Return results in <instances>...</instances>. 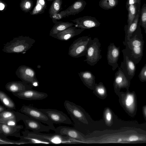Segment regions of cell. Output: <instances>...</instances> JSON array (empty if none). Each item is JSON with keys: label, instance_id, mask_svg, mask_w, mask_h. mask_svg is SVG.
Segmentation results:
<instances>
[{"label": "cell", "instance_id": "cell-32", "mask_svg": "<svg viewBox=\"0 0 146 146\" xmlns=\"http://www.w3.org/2000/svg\"><path fill=\"white\" fill-rule=\"evenodd\" d=\"M138 25L143 28L146 34V4L145 3L141 9Z\"/></svg>", "mask_w": 146, "mask_h": 146}, {"label": "cell", "instance_id": "cell-19", "mask_svg": "<svg viewBox=\"0 0 146 146\" xmlns=\"http://www.w3.org/2000/svg\"><path fill=\"white\" fill-rule=\"evenodd\" d=\"M23 128V126L22 125L10 126L0 123V133L6 137L14 136L19 137L21 135L19 132Z\"/></svg>", "mask_w": 146, "mask_h": 146}, {"label": "cell", "instance_id": "cell-2", "mask_svg": "<svg viewBox=\"0 0 146 146\" xmlns=\"http://www.w3.org/2000/svg\"><path fill=\"white\" fill-rule=\"evenodd\" d=\"M35 41L34 39L23 35L15 37L4 44L2 50L8 53L24 54L33 45Z\"/></svg>", "mask_w": 146, "mask_h": 146}, {"label": "cell", "instance_id": "cell-33", "mask_svg": "<svg viewBox=\"0 0 146 146\" xmlns=\"http://www.w3.org/2000/svg\"><path fill=\"white\" fill-rule=\"evenodd\" d=\"M19 138L22 140L29 141L31 143H38L45 144H51V143L41 139L35 137L27 135H21Z\"/></svg>", "mask_w": 146, "mask_h": 146}, {"label": "cell", "instance_id": "cell-7", "mask_svg": "<svg viewBox=\"0 0 146 146\" xmlns=\"http://www.w3.org/2000/svg\"><path fill=\"white\" fill-rule=\"evenodd\" d=\"M23 135L35 137L48 141L51 144H58L64 143L67 141V137L60 134L55 133H45L26 130L22 132Z\"/></svg>", "mask_w": 146, "mask_h": 146}, {"label": "cell", "instance_id": "cell-29", "mask_svg": "<svg viewBox=\"0 0 146 146\" xmlns=\"http://www.w3.org/2000/svg\"><path fill=\"white\" fill-rule=\"evenodd\" d=\"M118 2V0H100L99 2V5L104 9L108 10L116 7Z\"/></svg>", "mask_w": 146, "mask_h": 146}, {"label": "cell", "instance_id": "cell-26", "mask_svg": "<svg viewBox=\"0 0 146 146\" xmlns=\"http://www.w3.org/2000/svg\"><path fill=\"white\" fill-rule=\"evenodd\" d=\"M0 100L3 106L8 109L16 110V106L14 102L5 92L1 90Z\"/></svg>", "mask_w": 146, "mask_h": 146}, {"label": "cell", "instance_id": "cell-10", "mask_svg": "<svg viewBox=\"0 0 146 146\" xmlns=\"http://www.w3.org/2000/svg\"><path fill=\"white\" fill-rule=\"evenodd\" d=\"M71 21L75 23L74 26L75 27L85 29L98 27L101 24L96 18L88 16H84Z\"/></svg>", "mask_w": 146, "mask_h": 146}, {"label": "cell", "instance_id": "cell-27", "mask_svg": "<svg viewBox=\"0 0 146 146\" xmlns=\"http://www.w3.org/2000/svg\"><path fill=\"white\" fill-rule=\"evenodd\" d=\"M46 0H36L35 6L30 13L31 15H36L43 13L46 9Z\"/></svg>", "mask_w": 146, "mask_h": 146}, {"label": "cell", "instance_id": "cell-24", "mask_svg": "<svg viewBox=\"0 0 146 146\" xmlns=\"http://www.w3.org/2000/svg\"><path fill=\"white\" fill-rule=\"evenodd\" d=\"M141 3H136L129 6L126 9L128 11L127 26L128 27L136 15L140 13Z\"/></svg>", "mask_w": 146, "mask_h": 146}, {"label": "cell", "instance_id": "cell-15", "mask_svg": "<svg viewBox=\"0 0 146 146\" xmlns=\"http://www.w3.org/2000/svg\"><path fill=\"white\" fill-rule=\"evenodd\" d=\"M85 30L71 26L52 37L60 40L67 41L80 34Z\"/></svg>", "mask_w": 146, "mask_h": 146}, {"label": "cell", "instance_id": "cell-8", "mask_svg": "<svg viewBox=\"0 0 146 146\" xmlns=\"http://www.w3.org/2000/svg\"><path fill=\"white\" fill-rule=\"evenodd\" d=\"M64 106L70 115L84 123H89L90 118L88 117V114L80 106L68 100L65 101Z\"/></svg>", "mask_w": 146, "mask_h": 146}, {"label": "cell", "instance_id": "cell-31", "mask_svg": "<svg viewBox=\"0 0 146 146\" xmlns=\"http://www.w3.org/2000/svg\"><path fill=\"white\" fill-rule=\"evenodd\" d=\"M62 0H53L49 9L50 15L59 13L62 9Z\"/></svg>", "mask_w": 146, "mask_h": 146}, {"label": "cell", "instance_id": "cell-23", "mask_svg": "<svg viewBox=\"0 0 146 146\" xmlns=\"http://www.w3.org/2000/svg\"><path fill=\"white\" fill-rule=\"evenodd\" d=\"M140 13H138L136 15L128 27L127 26V25H125L124 30L125 35L124 42H126L129 40L132 34L137 29L139 21Z\"/></svg>", "mask_w": 146, "mask_h": 146}, {"label": "cell", "instance_id": "cell-20", "mask_svg": "<svg viewBox=\"0 0 146 146\" xmlns=\"http://www.w3.org/2000/svg\"><path fill=\"white\" fill-rule=\"evenodd\" d=\"M86 5L84 0H78L66 10L63 11L65 17L70 15H75L82 11Z\"/></svg>", "mask_w": 146, "mask_h": 146}, {"label": "cell", "instance_id": "cell-36", "mask_svg": "<svg viewBox=\"0 0 146 146\" xmlns=\"http://www.w3.org/2000/svg\"><path fill=\"white\" fill-rule=\"evenodd\" d=\"M104 119L106 125L111 126L112 124L113 115L111 110L109 108H106L104 112Z\"/></svg>", "mask_w": 146, "mask_h": 146}, {"label": "cell", "instance_id": "cell-5", "mask_svg": "<svg viewBox=\"0 0 146 146\" xmlns=\"http://www.w3.org/2000/svg\"><path fill=\"white\" fill-rule=\"evenodd\" d=\"M21 113L29 117L50 127L54 131L55 128L53 123L49 118L42 112L37 108L33 106L23 105L20 110Z\"/></svg>", "mask_w": 146, "mask_h": 146}, {"label": "cell", "instance_id": "cell-30", "mask_svg": "<svg viewBox=\"0 0 146 146\" xmlns=\"http://www.w3.org/2000/svg\"><path fill=\"white\" fill-rule=\"evenodd\" d=\"M29 144L31 143L29 141L23 140L20 139L19 141H15L9 139L6 137V136L2 133H0V144Z\"/></svg>", "mask_w": 146, "mask_h": 146}, {"label": "cell", "instance_id": "cell-37", "mask_svg": "<svg viewBox=\"0 0 146 146\" xmlns=\"http://www.w3.org/2000/svg\"><path fill=\"white\" fill-rule=\"evenodd\" d=\"M49 16L52 19L53 22L54 24L57 21L65 17L63 11H60L57 13L50 15Z\"/></svg>", "mask_w": 146, "mask_h": 146}, {"label": "cell", "instance_id": "cell-1", "mask_svg": "<svg viewBox=\"0 0 146 146\" xmlns=\"http://www.w3.org/2000/svg\"><path fill=\"white\" fill-rule=\"evenodd\" d=\"M143 38L140 26L138 25L129 40L123 42L125 48L122 50V52L136 64L139 62L143 55L144 41Z\"/></svg>", "mask_w": 146, "mask_h": 146}, {"label": "cell", "instance_id": "cell-17", "mask_svg": "<svg viewBox=\"0 0 146 146\" xmlns=\"http://www.w3.org/2000/svg\"><path fill=\"white\" fill-rule=\"evenodd\" d=\"M130 79L124 74L122 69L118 67V70L115 74L113 86L115 90L121 88H127L130 84Z\"/></svg>", "mask_w": 146, "mask_h": 146}, {"label": "cell", "instance_id": "cell-40", "mask_svg": "<svg viewBox=\"0 0 146 146\" xmlns=\"http://www.w3.org/2000/svg\"><path fill=\"white\" fill-rule=\"evenodd\" d=\"M7 5L3 1L0 0V10L3 12L6 9Z\"/></svg>", "mask_w": 146, "mask_h": 146}, {"label": "cell", "instance_id": "cell-3", "mask_svg": "<svg viewBox=\"0 0 146 146\" xmlns=\"http://www.w3.org/2000/svg\"><path fill=\"white\" fill-rule=\"evenodd\" d=\"M92 40L91 37L87 36L80 37L75 40L69 47L68 55L74 58L85 56L87 48Z\"/></svg>", "mask_w": 146, "mask_h": 146}, {"label": "cell", "instance_id": "cell-39", "mask_svg": "<svg viewBox=\"0 0 146 146\" xmlns=\"http://www.w3.org/2000/svg\"><path fill=\"white\" fill-rule=\"evenodd\" d=\"M141 0H127L125 4L126 8L127 9L129 6L136 3H141Z\"/></svg>", "mask_w": 146, "mask_h": 146}, {"label": "cell", "instance_id": "cell-41", "mask_svg": "<svg viewBox=\"0 0 146 146\" xmlns=\"http://www.w3.org/2000/svg\"><path fill=\"white\" fill-rule=\"evenodd\" d=\"M7 108L4 106L1 105H0V113L3 112L7 109Z\"/></svg>", "mask_w": 146, "mask_h": 146}, {"label": "cell", "instance_id": "cell-38", "mask_svg": "<svg viewBox=\"0 0 146 146\" xmlns=\"http://www.w3.org/2000/svg\"><path fill=\"white\" fill-rule=\"evenodd\" d=\"M138 77L141 82L146 81V63L142 68Z\"/></svg>", "mask_w": 146, "mask_h": 146}, {"label": "cell", "instance_id": "cell-18", "mask_svg": "<svg viewBox=\"0 0 146 146\" xmlns=\"http://www.w3.org/2000/svg\"><path fill=\"white\" fill-rule=\"evenodd\" d=\"M33 87L23 81H13L7 83L5 86L6 90L13 93L21 92L25 90L32 89Z\"/></svg>", "mask_w": 146, "mask_h": 146}, {"label": "cell", "instance_id": "cell-22", "mask_svg": "<svg viewBox=\"0 0 146 146\" xmlns=\"http://www.w3.org/2000/svg\"><path fill=\"white\" fill-rule=\"evenodd\" d=\"M78 74L83 84L88 88L94 90L95 84V77L92 72L89 71H81Z\"/></svg>", "mask_w": 146, "mask_h": 146}, {"label": "cell", "instance_id": "cell-13", "mask_svg": "<svg viewBox=\"0 0 146 146\" xmlns=\"http://www.w3.org/2000/svg\"><path fill=\"white\" fill-rule=\"evenodd\" d=\"M13 94L18 98L27 100H42L46 98L48 94L45 93L39 92L32 89Z\"/></svg>", "mask_w": 146, "mask_h": 146}, {"label": "cell", "instance_id": "cell-43", "mask_svg": "<svg viewBox=\"0 0 146 146\" xmlns=\"http://www.w3.org/2000/svg\"><path fill=\"white\" fill-rule=\"evenodd\" d=\"M145 114H146V111L145 112Z\"/></svg>", "mask_w": 146, "mask_h": 146}, {"label": "cell", "instance_id": "cell-12", "mask_svg": "<svg viewBox=\"0 0 146 146\" xmlns=\"http://www.w3.org/2000/svg\"><path fill=\"white\" fill-rule=\"evenodd\" d=\"M120 54V46L117 47L113 43H110L108 46L107 58L108 64L115 70L118 67L117 62Z\"/></svg>", "mask_w": 146, "mask_h": 146}, {"label": "cell", "instance_id": "cell-21", "mask_svg": "<svg viewBox=\"0 0 146 146\" xmlns=\"http://www.w3.org/2000/svg\"><path fill=\"white\" fill-rule=\"evenodd\" d=\"M54 131L55 133L62 135H66L67 137L75 139L81 140L82 137L76 130L68 127L63 126H59L55 128Z\"/></svg>", "mask_w": 146, "mask_h": 146}, {"label": "cell", "instance_id": "cell-14", "mask_svg": "<svg viewBox=\"0 0 146 146\" xmlns=\"http://www.w3.org/2000/svg\"><path fill=\"white\" fill-rule=\"evenodd\" d=\"M26 127L35 132H48L53 129L50 127L43 125L41 122L33 119L29 117L23 120Z\"/></svg>", "mask_w": 146, "mask_h": 146}, {"label": "cell", "instance_id": "cell-9", "mask_svg": "<svg viewBox=\"0 0 146 146\" xmlns=\"http://www.w3.org/2000/svg\"><path fill=\"white\" fill-rule=\"evenodd\" d=\"M38 109L45 114L53 123L70 124L72 123L68 116L62 111L51 109Z\"/></svg>", "mask_w": 146, "mask_h": 146}, {"label": "cell", "instance_id": "cell-25", "mask_svg": "<svg viewBox=\"0 0 146 146\" xmlns=\"http://www.w3.org/2000/svg\"><path fill=\"white\" fill-rule=\"evenodd\" d=\"M74 25V24L72 23L57 21L50 31L49 35L52 36L67 28Z\"/></svg>", "mask_w": 146, "mask_h": 146}, {"label": "cell", "instance_id": "cell-42", "mask_svg": "<svg viewBox=\"0 0 146 146\" xmlns=\"http://www.w3.org/2000/svg\"><path fill=\"white\" fill-rule=\"evenodd\" d=\"M52 0H47V1H51Z\"/></svg>", "mask_w": 146, "mask_h": 146}, {"label": "cell", "instance_id": "cell-4", "mask_svg": "<svg viewBox=\"0 0 146 146\" xmlns=\"http://www.w3.org/2000/svg\"><path fill=\"white\" fill-rule=\"evenodd\" d=\"M101 44L97 37L92 40L87 48V52L85 55L86 59L84 62L91 66H94L102 58L101 54Z\"/></svg>", "mask_w": 146, "mask_h": 146}, {"label": "cell", "instance_id": "cell-16", "mask_svg": "<svg viewBox=\"0 0 146 146\" xmlns=\"http://www.w3.org/2000/svg\"><path fill=\"white\" fill-rule=\"evenodd\" d=\"M123 60L121 62L120 67L125 75L131 79L134 76L136 70V64L124 53H123Z\"/></svg>", "mask_w": 146, "mask_h": 146}, {"label": "cell", "instance_id": "cell-28", "mask_svg": "<svg viewBox=\"0 0 146 146\" xmlns=\"http://www.w3.org/2000/svg\"><path fill=\"white\" fill-rule=\"evenodd\" d=\"M93 90L94 94L100 98L104 99L107 97L106 89L102 82L98 84L96 83Z\"/></svg>", "mask_w": 146, "mask_h": 146}, {"label": "cell", "instance_id": "cell-6", "mask_svg": "<svg viewBox=\"0 0 146 146\" xmlns=\"http://www.w3.org/2000/svg\"><path fill=\"white\" fill-rule=\"evenodd\" d=\"M15 74L22 81L33 87H37L39 85L35 72L30 67L25 65L20 66L16 71Z\"/></svg>", "mask_w": 146, "mask_h": 146}, {"label": "cell", "instance_id": "cell-35", "mask_svg": "<svg viewBox=\"0 0 146 146\" xmlns=\"http://www.w3.org/2000/svg\"><path fill=\"white\" fill-rule=\"evenodd\" d=\"M125 107L130 110H133L135 107V100L134 96L131 94H128L124 99Z\"/></svg>", "mask_w": 146, "mask_h": 146}, {"label": "cell", "instance_id": "cell-34", "mask_svg": "<svg viewBox=\"0 0 146 146\" xmlns=\"http://www.w3.org/2000/svg\"><path fill=\"white\" fill-rule=\"evenodd\" d=\"M33 6L32 0H21L20 7L21 10L25 13L30 11Z\"/></svg>", "mask_w": 146, "mask_h": 146}, {"label": "cell", "instance_id": "cell-11", "mask_svg": "<svg viewBox=\"0 0 146 146\" xmlns=\"http://www.w3.org/2000/svg\"><path fill=\"white\" fill-rule=\"evenodd\" d=\"M29 116L23 113L9 109L0 113V123L6 124L8 122L14 121L17 123Z\"/></svg>", "mask_w": 146, "mask_h": 146}]
</instances>
